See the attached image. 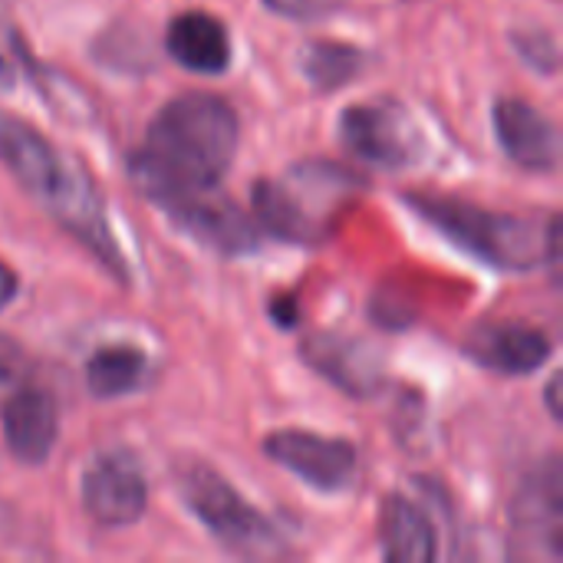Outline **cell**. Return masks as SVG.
Returning <instances> with one entry per match:
<instances>
[{
	"label": "cell",
	"mask_w": 563,
	"mask_h": 563,
	"mask_svg": "<svg viewBox=\"0 0 563 563\" xmlns=\"http://www.w3.org/2000/svg\"><path fill=\"white\" fill-rule=\"evenodd\" d=\"M241 125L234 109L205 92H188L158 109L135 148L132 181L162 208L214 191L238 155Z\"/></svg>",
	"instance_id": "cell-1"
},
{
	"label": "cell",
	"mask_w": 563,
	"mask_h": 563,
	"mask_svg": "<svg viewBox=\"0 0 563 563\" xmlns=\"http://www.w3.org/2000/svg\"><path fill=\"white\" fill-rule=\"evenodd\" d=\"M0 158L33 201H40L66 231H73L109 271L122 274L102 201L79 165L59 155L43 132L16 115L0 119Z\"/></svg>",
	"instance_id": "cell-2"
},
{
	"label": "cell",
	"mask_w": 563,
	"mask_h": 563,
	"mask_svg": "<svg viewBox=\"0 0 563 563\" xmlns=\"http://www.w3.org/2000/svg\"><path fill=\"white\" fill-rule=\"evenodd\" d=\"M429 224L449 241L478 254L501 271H534L541 264L558 267L561 257V221L501 214L455 198H412L409 201Z\"/></svg>",
	"instance_id": "cell-3"
},
{
	"label": "cell",
	"mask_w": 563,
	"mask_h": 563,
	"mask_svg": "<svg viewBox=\"0 0 563 563\" xmlns=\"http://www.w3.org/2000/svg\"><path fill=\"white\" fill-rule=\"evenodd\" d=\"M356 178L340 165H297L284 178L257 181L254 211L267 231L294 244H320L336 218V211L350 201Z\"/></svg>",
	"instance_id": "cell-4"
},
{
	"label": "cell",
	"mask_w": 563,
	"mask_h": 563,
	"mask_svg": "<svg viewBox=\"0 0 563 563\" xmlns=\"http://www.w3.org/2000/svg\"><path fill=\"white\" fill-rule=\"evenodd\" d=\"M181 498L191 508V515L234 554H274L280 548V538L274 525L251 505L244 501L228 478H221L214 468L191 462L181 478H178Z\"/></svg>",
	"instance_id": "cell-5"
},
{
	"label": "cell",
	"mask_w": 563,
	"mask_h": 563,
	"mask_svg": "<svg viewBox=\"0 0 563 563\" xmlns=\"http://www.w3.org/2000/svg\"><path fill=\"white\" fill-rule=\"evenodd\" d=\"M343 145L366 165L402 172L426 155V135L406 106L393 99H369L350 106L340 119Z\"/></svg>",
	"instance_id": "cell-6"
},
{
	"label": "cell",
	"mask_w": 563,
	"mask_h": 563,
	"mask_svg": "<svg viewBox=\"0 0 563 563\" xmlns=\"http://www.w3.org/2000/svg\"><path fill=\"white\" fill-rule=\"evenodd\" d=\"M274 465L287 468L317 492H343L356 478V449L343 439L284 429L264 442Z\"/></svg>",
	"instance_id": "cell-7"
},
{
	"label": "cell",
	"mask_w": 563,
	"mask_h": 563,
	"mask_svg": "<svg viewBox=\"0 0 563 563\" xmlns=\"http://www.w3.org/2000/svg\"><path fill=\"white\" fill-rule=\"evenodd\" d=\"M148 485L125 455H102L82 475V508L102 528H125L145 515Z\"/></svg>",
	"instance_id": "cell-8"
},
{
	"label": "cell",
	"mask_w": 563,
	"mask_h": 563,
	"mask_svg": "<svg viewBox=\"0 0 563 563\" xmlns=\"http://www.w3.org/2000/svg\"><path fill=\"white\" fill-rule=\"evenodd\" d=\"M0 429L10 455L23 465H43L56 445V402L40 386H16L0 406Z\"/></svg>",
	"instance_id": "cell-9"
},
{
	"label": "cell",
	"mask_w": 563,
	"mask_h": 563,
	"mask_svg": "<svg viewBox=\"0 0 563 563\" xmlns=\"http://www.w3.org/2000/svg\"><path fill=\"white\" fill-rule=\"evenodd\" d=\"M165 211L195 241H201L221 254H244V251H254V244H257L254 221L234 201H228L214 191L165 205Z\"/></svg>",
	"instance_id": "cell-10"
},
{
	"label": "cell",
	"mask_w": 563,
	"mask_h": 563,
	"mask_svg": "<svg viewBox=\"0 0 563 563\" xmlns=\"http://www.w3.org/2000/svg\"><path fill=\"white\" fill-rule=\"evenodd\" d=\"M495 132L511 162L531 172H551L561 158L558 125L525 99H498Z\"/></svg>",
	"instance_id": "cell-11"
},
{
	"label": "cell",
	"mask_w": 563,
	"mask_h": 563,
	"mask_svg": "<svg viewBox=\"0 0 563 563\" xmlns=\"http://www.w3.org/2000/svg\"><path fill=\"white\" fill-rule=\"evenodd\" d=\"M465 350L475 363L501 376H531L551 360V340L528 323H482Z\"/></svg>",
	"instance_id": "cell-12"
},
{
	"label": "cell",
	"mask_w": 563,
	"mask_h": 563,
	"mask_svg": "<svg viewBox=\"0 0 563 563\" xmlns=\"http://www.w3.org/2000/svg\"><path fill=\"white\" fill-rule=\"evenodd\" d=\"M165 46H168V53H172V59L178 66L191 69V73H201V76H218L231 63L228 26L218 16L201 13V10L178 13L168 23Z\"/></svg>",
	"instance_id": "cell-13"
},
{
	"label": "cell",
	"mask_w": 563,
	"mask_h": 563,
	"mask_svg": "<svg viewBox=\"0 0 563 563\" xmlns=\"http://www.w3.org/2000/svg\"><path fill=\"white\" fill-rule=\"evenodd\" d=\"M379 544L383 558L393 563L435 561V528L432 521L402 495H389L379 518Z\"/></svg>",
	"instance_id": "cell-14"
},
{
	"label": "cell",
	"mask_w": 563,
	"mask_h": 563,
	"mask_svg": "<svg viewBox=\"0 0 563 563\" xmlns=\"http://www.w3.org/2000/svg\"><path fill=\"white\" fill-rule=\"evenodd\" d=\"M561 518H563V478L561 462L551 459L548 468L531 482L518 505H515V525L525 534L538 531V541L548 544V558L561 561Z\"/></svg>",
	"instance_id": "cell-15"
},
{
	"label": "cell",
	"mask_w": 563,
	"mask_h": 563,
	"mask_svg": "<svg viewBox=\"0 0 563 563\" xmlns=\"http://www.w3.org/2000/svg\"><path fill=\"white\" fill-rule=\"evenodd\" d=\"M307 363L323 373L330 383H336L340 389L353 393V396H369L376 386V363L369 356L366 346H360L356 340H340V336H313L303 346Z\"/></svg>",
	"instance_id": "cell-16"
},
{
	"label": "cell",
	"mask_w": 563,
	"mask_h": 563,
	"mask_svg": "<svg viewBox=\"0 0 563 563\" xmlns=\"http://www.w3.org/2000/svg\"><path fill=\"white\" fill-rule=\"evenodd\" d=\"M145 376V353L129 343L99 346L86 363V386L99 399H119L142 386Z\"/></svg>",
	"instance_id": "cell-17"
},
{
	"label": "cell",
	"mask_w": 563,
	"mask_h": 563,
	"mask_svg": "<svg viewBox=\"0 0 563 563\" xmlns=\"http://www.w3.org/2000/svg\"><path fill=\"white\" fill-rule=\"evenodd\" d=\"M360 49L343 43H310L303 49V73L320 89H336L360 73Z\"/></svg>",
	"instance_id": "cell-18"
},
{
	"label": "cell",
	"mask_w": 563,
	"mask_h": 563,
	"mask_svg": "<svg viewBox=\"0 0 563 563\" xmlns=\"http://www.w3.org/2000/svg\"><path fill=\"white\" fill-rule=\"evenodd\" d=\"M515 46L531 66H541L544 73L558 69V46L548 33H515Z\"/></svg>",
	"instance_id": "cell-19"
},
{
	"label": "cell",
	"mask_w": 563,
	"mask_h": 563,
	"mask_svg": "<svg viewBox=\"0 0 563 563\" xmlns=\"http://www.w3.org/2000/svg\"><path fill=\"white\" fill-rule=\"evenodd\" d=\"M26 373V353L20 343L0 336V383H20V376Z\"/></svg>",
	"instance_id": "cell-20"
},
{
	"label": "cell",
	"mask_w": 563,
	"mask_h": 563,
	"mask_svg": "<svg viewBox=\"0 0 563 563\" xmlns=\"http://www.w3.org/2000/svg\"><path fill=\"white\" fill-rule=\"evenodd\" d=\"M16 297V274L0 261V310H7Z\"/></svg>",
	"instance_id": "cell-21"
},
{
	"label": "cell",
	"mask_w": 563,
	"mask_h": 563,
	"mask_svg": "<svg viewBox=\"0 0 563 563\" xmlns=\"http://www.w3.org/2000/svg\"><path fill=\"white\" fill-rule=\"evenodd\" d=\"M274 10H280V13H307V7H310V0H267Z\"/></svg>",
	"instance_id": "cell-22"
},
{
	"label": "cell",
	"mask_w": 563,
	"mask_h": 563,
	"mask_svg": "<svg viewBox=\"0 0 563 563\" xmlns=\"http://www.w3.org/2000/svg\"><path fill=\"white\" fill-rule=\"evenodd\" d=\"M558 389H561V376H554V379L548 383V409H551V416H554V419H561V402H558Z\"/></svg>",
	"instance_id": "cell-23"
},
{
	"label": "cell",
	"mask_w": 563,
	"mask_h": 563,
	"mask_svg": "<svg viewBox=\"0 0 563 563\" xmlns=\"http://www.w3.org/2000/svg\"><path fill=\"white\" fill-rule=\"evenodd\" d=\"M13 82V69H10V63H7V56L0 53V89H7Z\"/></svg>",
	"instance_id": "cell-24"
}]
</instances>
